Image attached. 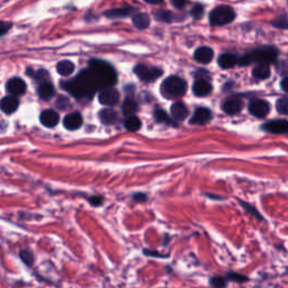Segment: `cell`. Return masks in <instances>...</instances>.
Listing matches in <instances>:
<instances>
[{
  "instance_id": "cell-1",
  "label": "cell",
  "mask_w": 288,
  "mask_h": 288,
  "mask_svg": "<svg viewBox=\"0 0 288 288\" xmlns=\"http://www.w3.org/2000/svg\"><path fill=\"white\" fill-rule=\"evenodd\" d=\"M116 83V73L111 65L100 60H93L89 68L83 70L71 81L63 84L69 93L77 98H91L97 90L111 88Z\"/></svg>"
},
{
  "instance_id": "cell-2",
  "label": "cell",
  "mask_w": 288,
  "mask_h": 288,
  "mask_svg": "<svg viewBox=\"0 0 288 288\" xmlns=\"http://www.w3.org/2000/svg\"><path fill=\"white\" fill-rule=\"evenodd\" d=\"M278 56V50L274 47H263L261 49H257L243 55L239 60L241 66H248L252 62H257L259 65H268L276 61Z\"/></svg>"
},
{
  "instance_id": "cell-3",
  "label": "cell",
  "mask_w": 288,
  "mask_h": 288,
  "mask_svg": "<svg viewBox=\"0 0 288 288\" xmlns=\"http://www.w3.org/2000/svg\"><path fill=\"white\" fill-rule=\"evenodd\" d=\"M187 90V84L183 79L172 76L167 78L162 86H161V91L167 97L171 98H178L186 94Z\"/></svg>"
},
{
  "instance_id": "cell-4",
  "label": "cell",
  "mask_w": 288,
  "mask_h": 288,
  "mask_svg": "<svg viewBox=\"0 0 288 288\" xmlns=\"http://www.w3.org/2000/svg\"><path fill=\"white\" fill-rule=\"evenodd\" d=\"M235 18L234 10L229 6H217L211 11L210 22L214 26H223L232 23Z\"/></svg>"
},
{
  "instance_id": "cell-5",
  "label": "cell",
  "mask_w": 288,
  "mask_h": 288,
  "mask_svg": "<svg viewBox=\"0 0 288 288\" xmlns=\"http://www.w3.org/2000/svg\"><path fill=\"white\" fill-rule=\"evenodd\" d=\"M134 72L137 77L143 80V81H153V80L158 79L161 74H162V70H161V69L148 67L144 65L136 66L134 68Z\"/></svg>"
},
{
  "instance_id": "cell-6",
  "label": "cell",
  "mask_w": 288,
  "mask_h": 288,
  "mask_svg": "<svg viewBox=\"0 0 288 288\" xmlns=\"http://www.w3.org/2000/svg\"><path fill=\"white\" fill-rule=\"evenodd\" d=\"M263 130L273 134H287L288 133V120L275 119L263 124Z\"/></svg>"
},
{
  "instance_id": "cell-7",
  "label": "cell",
  "mask_w": 288,
  "mask_h": 288,
  "mask_svg": "<svg viewBox=\"0 0 288 288\" xmlns=\"http://www.w3.org/2000/svg\"><path fill=\"white\" fill-rule=\"evenodd\" d=\"M249 112L258 118L266 117L270 112V106L266 100L262 99H256L253 100L249 106Z\"/></svg>"
},
{
  "instance_id": "cell-8",
  "label": "cell",
  "mask_w": 288,
  "mask_h": 288,
  "mask_svg": "<svg viewBox=\"0 0 288 288\" xmlns=\"http://www.w3.org/2000/svg\"><path fill=\"white\" fill-rule=\"evenodd\" d=\"M243 108V100L240 97H230L222 104V109L228 115L239 114Z\"/></svg>"
},
{
  "instance_id": "cell-9",
  "label": "cell",
  "mask_w": 288,
  "mask_h": 288,
  "mask_svg": "<svg viewBox=\"0 0 288 288\" xmlns=\"http://www.w3.org/2000/svg\"><path fill=\"white\" fill-rule=\"evenodd\" d=\"M119 100V94L116 89L107 88L100 91L99 94V101L105 106H115Z\"/></svg>"
},
{
  "instance_id": "cell-10",
  "label": "cell",
  "mask_w": 288,
  "mask_h": 288,
  "mask_svg": "<svg viewBox=\"0 0 288 288\" xmlns=\"http://www.w3.org/2000/svg\"><path fill=\"white\" fill-rule=\"evenodd\" d=\"M212 119V112L209 108L199 107L195 111L189 123L193 125H205Z\"/></svg>"
},
{
  "instance_id": "cell-11",
  "label": "cell",
  "mask_w": 288,
  "mask_h": 288,
  "mask_svg": "<svg viewBox=\"0 0 288 288\" xmlns=\"http://www.w3.org/2000/svg\"><path fill=\"white\" fill-rule=\"evenodd\" d=\"M6 89H7V91L11 96H20L25 94L26 84L24 80H22L20 78H13L6 85Z\"/></svg>"
},
{
  "instance_id": "cell-12",
  "label": "cell",
  "mask_w": 288,
  "mask_h": 288,
  "mask_svg": "<svg viewBox=\"0 0 288 288\" xmlns=\"http://www.w3.org/2000/svg\"><path fill=\"white\" fill-rule=\"evenodd\" d=\"M212 85L210 81H207L206 79H198L196 80L193 86V91L196 96L198 97H205L212 93Z\"/></svg>"
},
{
  "instance_id": "cell-13",
  "label": "cell",
  "mask_w": 288,
  "mask_h": 288,
  "mask_svg": "<svg viewBox=\"0 0 288 288\" xmlns=\"http://www.w3.org/2000/svg\"><path fill=\"white\" fill-rule=\"evenodd\" d=\"M18 105H19V101L14 96L4 97L3 99L0 100V109H2L5 114H13L14 112L17 111Z\"/></svg>"
},
{
  "instance_id": "cell-14",
  "label": "cell",
  "mask_w": 288,
  "mask_h": 288,
  "mask_svg": "<svg viewBox=\"0 0 288 288\" xmlns=\"http://www.w3.org/2000/svg\"><path fill=\"white\" fill-rule=\"evenodd\" d=\"M63 125H65L67 130H78L83 125V116L79 113L68 114L65 119H63Z\"/></svg>"
},
{
  "instance_id": "cell-15",
  "label": "cell",
  "mask_w": 288,
  "mask_h": 288,
  "mask_svg": "<svg viewBox=\"0 0 288 288\" xmlns=\"http://www.w3.org/2000/svg\"><path fill=\"white\" fill-rule=\"evenodd\" d=\"M194 57L197 62L206 65V63H210L213 60V57H214V52H213L211 48L201 47L195 51Z\"/></svg>"
},
{
  "instance_id": "cell-16",
  "label": "cell",
  "mask_w": 288,
  "mask_h": 288,
  "mask_svg": "<svg viewBox=\"0 0 288 288\" xmlns=\"http://www.w3.org/2000/svg\"><path fill=\"white\" fill-rule=\"evenodd\" d=\"M39 120L47 128H54L59 123V115H57L56 112L52 111V109H48V111L42 112L41 116H39Z\"/></svg>"
},
{
  "instance_id": "cell-17",
  "label": "cell",
  "mask_w": 288,
  "mask_h": 288,
  "mask_svg": "<svg viewBox=\"0 0 288 288\" xmlns=\"http://www.w3.org/2000/svg\"><path fill=\"white\" fill-rule=\"evenodd\" d=\"M171 115L172 118L176 120H183L188 116V108L185 104L177 101L171 106Z\"/></svg>"
},
{
  "instance_id": "cell-18",
  "label": "cell",
  "mask_w": 288,
  "mask_h": 288,
  "mask_svg": "<svg viewBox=\"0 0 288 288\" xmlns=\"http://www.w3.org/2000/svg\"><path fill=\"white\" fill-rule=\"evenodd\" d=\"M217 62H218V66H220L222 69H231L235 65H238L239 60L238 57L232 53H224L218 56Z\"/></svg>"
},
{
  "instance_id": "cell-19",
  "label": "cell",
  "mask_w": 288,
  "mask_h": 288,
  "mask_svg": "<svg viewBox=\"0 0 288 288\" xmlns=\"http://www.w3.org/2000/svg\"><path fill=\"white\" fill-rule=\"evenodd\" d=\"M54 93H55V91H54L53 85L50 84L49 81H48V83L41 84V86H39L38 89H37L38 96L41 97L42 99H44V100L51 99V98L54 96Z\"/></svg>"
},
{
  "instance_id": "cell-20",
  "label": "cell",
  "mask_w": 288,
  "mask_h": 288,
  "mask_svg": "<svg viewBox=\"0 0 288 288\" xmlns=\"http://www.w3.org/2000/svg\"><path fill=\"white\" fill-rule=\"evenodd\" d=\"M99 118L101 120V123L109 125V124H113L117 120V114L115 111L111 108H105L102 109V111L99 112Z\"/></svg>"
},
{
  "instance_id": "cell-21",
  "label": "cell",
  "mask_w": 288,
  "mask_h": 288,
  "mask_svg": "<svg viewBox=\"0 0 288 288\" xmlns=\"http://www.w3.org/2000/svg\"><path fill=\"white\" fill-rule=\"evenodd\" d=\"M73 70H74V65L71 61H68V60L60 61L56 66V71L63 77H67L69 74H71Z\"/></svg>"
},
{
  "instance_id": "cell-22",
  "label": "cell",
  "mask_w": 288,
  "mask_h": 288,
  "mask_svg": "<svg viewBox=\"0 0 288 288\" xmlns=\"http://www.w3.org/2000/svg\"><path fill=\"white\" fill-rule=\"evenodd\" d=\"M253 77L259 80H264L270 77V68L268 65H258L253 69Z\"/></svg>"
},
{
  "instance_id": "cell-23",
  "label": "cell",
  "mask_w": 288,
  "mask_h": 288,
  "mask_svg": "<svg viewBox=\"0 0 288 288\" xmlns=\"http://www.w3.org/2000/svg\"><path fill=\"white\" fill-rule=\"evenodd\" d=\"M137 112V104L132 98H126L123 104V114L126 117L134 116V114Z\"/></svg>"
},
{
  "instance_id": "cell-24",
  "label": "cell",
  "mask_w": 288,
  "mask_h": 288,
  "mask_svg": "<svg viewBox=\"0 0 288 288\" xmlns=\"http://www.w3.org/2000/svg\"><path fill=\"white\" fill-rule=\"evenodd\" d=\"M133 24L140 30H144L150 25V17L147 14H136L133 16Z\"/></svg>"
},
{
  "instance_id": "cell-25",
  "label": "cell",
  "mask_w": 288,
  "mask_h": 288,
  "mask_svg": "<svg viewBox=\"0 0 288 288\" xmlns=\"http://www.w3.org/2000/svg\"><path fill=\"white\" fill-rule=\"evenodd\" d=\"M132 8H117V9H109L106 11L105 15L109 18H119V17H126L132 13Z\"/></svg>"
},
{
  "instance_id": "cell-26",
  "label": "cell",
  "mask_w": 288,
  "mask_h": 288,
  "mask_svg": "<svg viewBox=\"0 0 288 288\" xmlns=\"http://www.w3.org/2000/svg\"><path fill=\"white\" fill-rule=\"evenodd\" d=\"M125 128L128 129L131 132H136L141 129V120L135 117V116H132V117H128L125 119Z\"/></svg>"
},
{
  "instance_id": "cell-27",
  "label": "cell",
  "mask_w": 288,
  "mask_h": 288,
  "mask_svg": "<svg viewBox=\"0 0 288 288\" xmlns=\"http://www.w3.org/2000/svg\"><path fill=\"white\" fill-rule=\"evenodd\" d=\"M154 117H155V120H157V122H159V123L177 125L175 122H172L171 118L168 116V115H167V113L160 108L155 109V111H154Z\"/></svg>"
},
{
  "instance_id": "cell-28",
  "label": "cell",
  "mask_w": 288,
  "mask_h": 288,
  "mask_svg": "<svg viewBox=\"0 0 288 288\" xmlns=\"http://www.w3.org/2000/svg\"><path fill=\"white\" fill-rule=\"evenodd\" d=\"M19 256H20L22 261L24 262V263L26 264V266H28V267L33 266V263H34V256H33V253H32L30 250H23V251H20Z\"/></svg>"
},
{
  "instance_id": "cell-29",
  "label": "cell",
  "mask_w": 288,
  "mask_h": 288,
  "mask_svg": "<svg viewBox=\"0 0 288 288\" xmlns=\"http://www.w3.org/2000/svg\"><path fill=\"white\" fill-rule=\"evenodd\" d=\"M277 112L281 115H288V98H281L276 102Z\"/></svg>"
},
{
  "instance_id": "cell-30",
  "label": "cell",
  "mask_w": 288,
  "mask_h": 288,
  "mask_svg": "<svg viewBox=\"0 0 288 288\" xmlns=\"http://www.w3.org/2000/svg\"><path fill=\"white\" fill-rule=\"evenodd\" d=\"M155 17H157V19L160 22L170 23L172 20V18H174V15H172L168 10H160L157 14H155Z\"/></svg>"
},
{
  "instance_id": "cell-31",
  "label": "cell",
  "mask_w": 288,
  "mask_h": 288,
  "mask_svg": "<svg viewBox=\"0 0 288 288\" xmlns=\"http://www.w3.org/2000/svg\"><path fill=\"white\" fill-rule=\"evenodd\" d=\"M191 15L194 17L195 19H199L201 18V16L204 15V7H203V5H195L194 7L192 8L191 10Z\"/></svg>"
},
{
  "instance_id": "cell-32",
  "label": "cell",
  "mask_w": 288,
  "mask_h": 288,
  "mask_svg": "<svg viewBox=\"0 0 288 288\" xmlns=\"http://www.w3.org/2000/svg\"><path fill=\"white\" fill-rule=\"evenodd\" d=\"M228 277H214L211 279V285L214 288H224L227 286Z\"/></svg>"
},
{
  "instance_id": "cell-33",
  "label": "cell",
  "mask_w": 288,
  "mask_h": 288,
  "mask_svg": "<svg viewBox=\"0 0 288 288\" xmlns=\"http://www.w3.org/2000/svg\"><path fill=\"white\" fill-rule=\"evenodd\" d=\"M34 78H35L37 81H41L43 84V83H48L47 79L49 78V76L47 71L42 70V71H37L36 74H34Z\"/></svg>"
},
{
  "instance_id": "cell-34",
  "label": "cell",
  "mask_w": 288,
  "mask_h": 288,
  "mask_svg": "<svg viewBox=\"0 0 288 288\" xmlns=\"http://www.w3.org/2000/svg\"><path fill=\"white\" fill-rule=\"evenodd\" d=\"M10 27H11L10 23H7V22H0V36L5 35V34L10 30Z\"/></svg>"
},
{
  "instance_id": "cell-35",
  "label": "cell",
  "mask_w": 288,
  "mask_h": 288,
  "mask_svg": "<svg viewBox=\"0 0 288 288\" xmlns=\"http://www.w3.org/2000/svg\"><path fill=\"white\" fill-rule=\"evenodd\" d=\"M68 104H69V101H68L67 98L61 96V97H60V99L55 102V105H56L57 107H60V108L63 109V108H65V107L68 105Z\"/></svg>"
},
{
  "instance_id": "cell-36",
  "label": "cell",
  "mask_w": 288,
  "mask_h": 288,
  "mask_svg": "<svg viewBox=\"0 0 288 288\" xmlns=\"http://www.w3.org/2000/svg\"><path fill=\"white\" fill-rule=\"evenodd\" d=\"M241 204H242V206H244V209H245L246 211H249V212L251 213V214H253V215H255V216L258 217V218H262V217H260V215L258 214V212H257L255 209H253V207L249 206V205L245 204V203H241Z\"/></svg>"
},
{
  "instance_id": "cell-37",
  "label": "cell",
  "mask_w": 288,
  "mask_h": 288,
  "mask_svg": "<svg viewBox=\"0 0 288 288\" xmlns=\"http://www.w3.org/2000/svg\"><path fill=\"white\" fill-rule=\"evenodd\" d=\"M101 203H102L101 197H91V198H90V204H91V205L98 206V205H100Z\"/></svg>"
},
{
  "instance_id": "cell-38",
  "label": "cell",
  "mask_w": 288,
  "mask_h": 288,
  "mask_svg": "<svg viewBox=\"0 0 288 288\" xmlns=\"http://www.w3.org/2000/svg\"><path fill=\"white\" fill-rule=\"evenodd\" d=\"M133 198L136 201H144V200H147V196L143 194H136V195H134Z\"/></svg>"
},
{
  "instance_id": "cell-39",
  "label": "cell",
  "mask_w": 288,
  "mask_h": 288,
  "mask_svg": "<svg viewBox=\"0 0 288 288\" xmlns=\"http://www.w3.org/2000/svg\"><path fill=\"white\" fill-rule=\"evenodd\" d=\"M281 88H283L284 91L288 93V77H286L283 81H281Z\"/></svg>"
},
{
  "instance_id": "cell-40",
  "label": "cell",
  "mask_w": 288,
  "mask_h": 288,
  "mask_svg": "<svg viewBox=\"0 0 288 288\" xmlns=\"http://www.w3.org/2000/svg\"><path fill=\"white\" fill-rule=\"evenodd\" d=\"M172 5L175 6L176 8H182V7H185V6L187 5V3L186 2H179V3H177V2H172Z\"/></svg>"
}]
</instances>
